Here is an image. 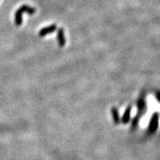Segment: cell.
I'll return each mask as SVG.
<instances>
[{
  "mask_svg": "<svg viewBox=\"0 0 160 160\" xmlns=\"http://www.w3.org/2000/svg\"><path fill=\"white\" fill-rule=\"evenodd\" d=\"M57 40L58 44L60 47H64L65 44V36H64V31L63 28H60L57 31Z\"/></svg>",
  "mask_w": 160,
  "mask_h": 160,
  "instance_id": "5",
  "label": "cell"
},
{
  "mask_svg": "<svg viewBox=\"0 0 160 160\" xmlns=\"http://www.w3.org/2000/svg\"><path fill=\"white\" fill-rule=\"evenodd\" d=\"M57 25H51L49 26L44 27L43 29H41L39 33H38V35L40 36V37H44V36L48 35L49 33H53V32H55L56 30H57Z\"/></svg>",
  "mask_w": 160,
  "mask_h": 160,
  "instance_id": "4",
  "label": "cell"
},
{
  "mask_svg": "<svg viewBox=\"0 0 160 160\" xmlns=\"http://www.w3.org/2000/svg\"><path fill=\"white\" fill-rule=\"evenodd\" d=\"M131 105H129L128 107L126 109V110H125L124 114L123 115L122 120H121L123 124H127V123L130 121V118H131Z\"/></svg>",
  "mask_w": 160,
  "mask_h": 160,
  "instance_id": "7",
  "label": "cell"
},
{
  "mask_svg": "<svg viewBox=\"0 0 160 160\" xmlns=\"http://www.w3.org/2000/svg\"><path fill=\"white\" fill-rule=\"evenodd\" d=\"M111 115H112L113 120H114V123H115V124H119L120 123H121V119H120L119 117V110L115 107H113L112 109H111Z\"/></svg>",
  "mask_w": 160,
  "mask_h": 160,
  "instance_id": "6",
  "label": "cell"
},
{
  "mask_svg": "<svg viewBox=\"0 0 160 160\" xmlns=\"http://www.w3.org/2000/svg\"><path fill=\"white\" fill-rule=\"evenodd\" d=\"M158 127V112H155L151 117L150 122L149 124V132L154 133Z\"/></svg>",
  "mask_w": 160,
  "mask_h": 160,
  "instance_id": "3",
  "label": "cell"
},
{
  "mask_svg": "<svg viewBox=\"0 0 160 160\" xmlns=\"http://www.w3.org/2000/svg\"><path fill=\"white\" fill-rule=\"evenodd\" d=\"M156 96H157V100L159 101L160 98H159V92H157V93H156Z\"/></svg>",
  "mask_w": 160,
  "mask_h": 160,
  "instance_id": "8",
  "label": "cell"
},
{
  "mask_svg": "<svg viewBox=\"0 0 160 160\" xmlns=\"http://www.w3.org/2000/svg\"><path fill=\"white\" fill-rule=\"evenodd\" d=\"M146 110V102L144 98H141L138 101V115H136V118L134 119L133 121H132V123H131V127L132 128H136L137 124H138L139 120H140V118L144 115V113Z\"/></svg>",
  "mask_w": 160,
  "mask_h": 160,
  "instance_id": "2",
  "label": "cell"
},
{
  "mask_svg": "<svg viewBox=\"0 0 160 160\" xmlns=\"http://www.w3.org/2000/svg\"><path fill=\"white\" fill-rule=\"evenodd\" d=\"M24 12H27L29 15H33L36 12V9L34 7H30L26 4L21 6L19 9L17 10V12H15V25L17 26H20L22 24V21H23L22 16Z\"/></svg>",
  "mask_w": 160,
  "mask_h": 160,
  "instance_id": "1",
  "label": "cell"
}]
</instances>
